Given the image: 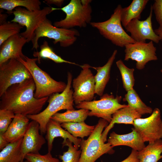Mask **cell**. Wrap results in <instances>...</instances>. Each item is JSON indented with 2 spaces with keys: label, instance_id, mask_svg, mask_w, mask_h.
<instances>
[{
  "label": "cell",
  "instance_id": "38",
  "mask_svg": "<svg viewBox=\"0 0 162 162\" xmlns=\"http://www.w3.org/2000/svg\"><path fill=\"white\" fill-rule=\"evenodd\" d=\"M9 143L3 136V134L0 133V150L4 148Z\"/></svg>",
  "mask_w": 162,
  "mask_h": 162
},
{
  "label": "cell",
  "instance_id": "18",
  "mask_svg": "<svg viewBox=\"0 0 162 162\" xmlns=\"http://www.w3.org/2000/svg\"><path fill=\"white\" fill-rule=\"evenodd\" d=\"M107 141L112 147L125 146L138 152L146 146L142 138L134 128H132L131 132L124 134H118L112 132L110 134Z\"/></svg>",
  "mask_w": 162,
  "mask_h": 162
},
{
  "label": "cell",
  "instance_id": "26",
  "mask_svg": "<svg viewBox=\"0 0 162 162\" xmlns=\"http://www.w3.org/2000/svg\"><path fill=\"white\" fill-rule=\"evenodd\" d=\"M41 2L39 0H0V8L13 13V10L18 7H24L31 11L40 10Z\"/></svg>",
  "mask_w": 162,
  "mask_h": 162
},
{
  "label": "cell",
  "instance_id": "10",
  "mask_svg": "<svg viewBox=\"0 0 162 162\" xmlns=\"http://www.w3.org/2000/svg\"><path fill=\"white\" fill-rule=\"evenodd\" d=\"M31 78L28 70L17 59H11L0 65V97L11 86Z\"/></svg>",
  "mask_w": 162,
  "mask_h": 162
},
{
  "label": "cell",
  "instance_id": "7",
  "mask_svg": "<svg viewBox=\"0 0 162 162\" xmlns=\"http://www.w3.org/2000/svg\"><path fill=\"white\" fill-rule=\"evenodd\" d=\"M79 35L77 30L57 27L53 26L51 21L46 18L34 32V38L31 41L32 48L38 51L39 47L38 40L41 37L52 39L54 44L59 43L61 47H69L74 43L77 39L76 36Z\"/></svg>",
  "mask_w": 162,
  "mask_h": 162
},
{
  "label": "cell",
  "instance_id": "5",
  "mask_svg": "<svg viewBox=\"0 0 162 162\" xmlns=\"http://www.w3.org/2000/svg\"><path fill=\"white\" fill-rule=\"evenodd\" d=\"M108 123L106 120L100 118L88 138L82 139L80 145L81 152L79 162H94L105 154L114 153L113 147L109 143H105L102 138L103 130Z\"/></svg>",
  "mask_w": 162,
  "mask_h": 162
},
{
  "label": "cell",
  "instance_id": "23",
  "mask_svg": "<svg viewBox=\"0 0 162 162\" xmlns=\"http://www.w3.org/2000/svg\"><path fill=\"white\" fill-rule=\"evenodd\" d=\"M162 140L149 143L143 149L138 152L140 162H158L162 158Z\"/></svg>",
  "mask_w": 162,
  "mask_h": 162
},
{
  "label": "cell",
  "instance_id": "4",
  "mask_svg": "<svg viewBox=\"0 0 162 162\" xmlns=\"http://www.w3.org/2000/svg\"><path fill=\"white\" fill-rule=\"evenodd\" d=\"M91 2L90 0H71L62 8L51 7L52 11L61 10L66 14L64 19L55 22L54 26L67 29L76 26L86 27L91 22L92 10L90 4Z\"/></svg>",
  "mask_w": 162,
  "mask_h": 162
},
{
  "label": "cell",
  "instance_id": "19",
  "mask_svg": "<svg viewBox=\"0 0 162 162\" xmlns=\"http://www.w3.org/2000/svg\"><path fill=\"white\" fill-rule=\"evenodd\" d=\"M142 115L129 106L120 109L112 115L110 122L105 128L102 134V138L105 142L107 141L108 134L116 123L133 125L135 119L141 118Z\"/></svg>",
  "mask_w": 162,
  "mask_h": 162
},
{
  "label": "cell",
  "instance_id": "8",
  "mask_svg": "<svg viewBox=\"0 0 162 162\" xmlns=\"http://www.w3.org/2000/svg\"><path fill=\"white\" fill-rule=\"evenodd\" d=\"M121 99L120 96L115 97L112 94H105L99 100L83 101L76 105V107L88 110L89 111L88 116L100 118L110 123L112 115L117 110L128 106L120 104Z\"/></svg>",
  "mask_w": 162,
  "mask_h": 162
},
{
  "label": "cell",
  "instance_id": "3",
  "mask_svg": "<svg viewBox=\"0 0 162 162\" xmlns=\"http://www.w3.org/2000/svg\"><path fill=\"white\" fill-rule=\"evenodd\" d=\"M27 68L34 82L36 89L34 97L40 99L49 97L52 94L61 93L65 89L67 84L54 80L37 64V58H31L25 56L17 59Z\"/></svg>",
  "mask_w": 162,
  "mask_h": 162
},
{
  "label": "cell",
  "instance_id": "42",
  "mask_svg": "<svg viewBox=\"0 0 162 162\" xmlns=\"http://www.w3.org/2000/svg\"><path fill=\"white\" fill-rule=\"evenodd\" d=\"M160 72L162 73V69L160 70Z\"/></svg>",
  "mask_w": 162,
  "mask_h": 162
},
{
  "label": "cell",
  "instance_id": "25",
  "mask_svg": "<svg viewBox=\"0 0 162 162\" xmlns=\"http://www.w3.org/2000/svg\"><path fill=\"white\" fill-rule=\"evenodd\" d=\"M89 112V110L83 109L67 110L63 113H56L51 117V119L60 124L67 122H83L88 116Z\"/></svg>",
  "mask_w": 162,
  "mask_h": 162
},
{
  "label": "cell",
  "instance_id": "24",
  "mask_svg": "<svg viewBox=\"0 0 162 162\" xmlns=\"http://www.w3.org/2000/svg\"><path fill=\"white\" fill-rule=\"evenodd\" d=\"M23 138L9 143L0 152V162H22L24 159L21 149Z\"/></svg>",
  "mask_w": 162,
  "mask_h": 162
},
{
  "label": "cell",
  "instance_id": "31",
  "mask_svg": "<svg viewBox=\"0 0 162 162\" xmlns=\"http://www.w3.org/2000/svg\"><path fill=\"white\" fill-rule=\"evenodd\" d=\"M23 27L11 21L6 22L0 25V46L10 37L20 33Z\"/></svg>",
  "mask_w": 162,
  "mask_h": 162
},
{
  "label": "cell",
  "instance_id": "16",
  "mask_svg": "<svg viewBox=\"0 0 162 162\" xmlns=\"http://www.w3.org/2000/svg\"><path fill=\"white\" fill-rule=\"evenodd\" d=\"M27 43V40L20 33L8 38L0 48V65L12 58H24L26 56L22 52V49Z\"/></svg>",
  "mask_w": 162,
  "mask_h": 162
},
{
  "label": "cell",
  "instance_id": "9",
  "mask_svg": "<svg viewBox=\"0 0 162 162\" xmlns=\"http://www.w3.org/2000/svg\"><path fill=\"white\" fill-rule=\"evenodd\" d=\"M52 12L51 7H45L42 9L33 11L18 7L13 10L14 17L10 21L17 23L23 27L25 26L26 30L20 34L29 42L33 39L35 30L47 18V15Z\"/></svg>",
  "mask_w": 162,
  "mask_h": 162
},
{
  "label": "cell",
  "instance_id": "30",
  "mask_svg": "<svg viewBox=\"0 0 162 162\" xmlns=\"http://www.w3.org/2000/svg\"><path fill=\"white\" fill-rule=\"evenodd\" d=\"M116 64L120 72L123 86L125 90L128 92L134 88L135 83L134 69L127 67L121 59L117 61Z\"/></svg>",
  "mask_w": 162,
  "mask_h": 162
},
{
  "label": "cell",
  "instance_id": "17",
  "mask_svg": "<svg viewBox=\"0 0 162 162\" xmlns=\"http://www.w3.org/2000/svg\"><path fill=\"white\" fill-rule=\"evenodd\" d=\"M45 139L47 140L48 152H51L53 146V142L56 137H61L64 140L62 143L65 142L68 139L73 143L74 146L77 149L80 146L82 139L75 138L68 132L64 129L61 124L50 119L46 127Z\"/></svg>",
  "mask_w": 162,
  "mask_h": 162
},
{
  "label": "cell",
  "instance_id": "40",
  "mask_svg": "<svg viewBox=\"0 0 162 162\" xmlns=\"http://www.w3.org/2000/svg\"><path fill=\"white\" fill-rule=\"evenodd\" d=\"M155 33L161 38L162 41V27L159 26L158 28L154 30Z\"/></svg>",
  "mask_w": 162,
  "mask_h": 162
},
{
  "label": "cell",
  "instance_id": "2",
  "mask_svg": "<svg viewBox=\"0 0 162 162\" xmlns=\"http://www.w3.org/2000/svg\"><path fill=\"white\" fill-rule=\"evenodd\" d=\"M72 76L68 72L67 86L62 92L54 93L49 97V104L42 111L34 115H28L31 120L38 122L40 126V132L41 134L46 133V127L51 117L58 111L63 110H74L73 91L71 88Z\"/></svg>",
  "mask_w": 162,
  "mask_h": 162
},
{
  "label": "cell",
  "instance_id": "34",
  "mask_svg": "<svg viewBox=\"0 0 162 162\" xmlns=\"http://www.w3.org/2000/svg\"><path fill=\"white\" fill-rule=\"evenodd\" d=\"M24 159L29 162H60L58 159L52 157L51 152L44 155L29 153L26 155Z\"/></svg>",
  "mask_w": 162,
  "mask_h": 162
},
{
  "label": "cell",
  "instance_id": "11",
  "mask_svg": "<svg viewBox=\"0 0 162 162\" xmlns=\"http://www.w3.org/2000/svg\"><path fill=\"white\" fill-rule=\"evenodd\" d=\"M80 67L82 70L72 82L73 98L76 105L83 101L92 100L95 94L94 76L90 69L91 66L85 64Z\"/></svg>",
  "mask_w": 162,
  "mask_h": 162
},
{
  "label": "cell",
  "instance_id": "20",
  "mask_svg": "<svg viewBox=\"0 0 162 162\" xmlns=\"http://www.w3.org/2000/svg\"><path fill=\"white\" fill-rule=\"evenodd\" d=\"M27 116L16 114L7 130L3 134L9 143L14 142L23 138L29 124Z\"/></svg>",
  "mask_w": 162,
  "mask_h": 162
},
{
  "label": "cell",
  "instance_id": "6",
  "mask_svg": "<svg viewBox=\"0 0 162 162\" xmlns=\"http://www.w3.org/2000/svg\"><path fill=\"white\" fill-rule=\"evenodd\" d=\"M122 7L118 5L108 20L103 22H91L90 25L97 29L100 33L116 46L125 47L127 44L136 43L123 28L121 22Z\"/></svg>",
  "mask_w": 162,
  "mask_h": 162
},
{
  "label": "cell",
  "instance_id": "13",
  "mask_svg": "<svg viewBox=\"0 0 162 162\" xmlns=\"http://www.w3.org/2000/svg\"><path fill=\"white\" fill-rule=\"evenodd\" d=\"M124 60L131 59L136 61V68L142 70L148 62L158 59L156 53V48L153 42L149 43L136 42L125 46Z\"/></svg>",
  "mask_w": 162,
  "mask_h": 162
},
{
  "label": "cell",
  "instance_id": "29",
  "mask_svg": "<svg viewBox=\"0 0 162 162\" xmlns=\"http://www.w3.org/2000/svg\"><path fill=\"white\" fill-rule=\"evenodd\" d=\"M40 49L39 51L34 52L33 54V56L37 58L38 62L39 63H40V59L43 58L50 59L56 63H65L77 65L74 63L63 59L55 53L46 41H44L43 44L40 46Z\"/></svg>",
  "mask_w": 162,
  "mask_h": 162
},
{
  "label": "cell",
  "instance_id": "21",
  "mask_svg": "<svg viewBox=\"0 0 162 162\" xmlns=\"http://www.w3.org/2000/svg\"><path fill=\"white\" fill-rule=\"evenodd\" d=\"M117 53V50H115L106 63L104 66L98 67H91L97 71V73L94 76L95 93L100 97L103 95L106 86L109 80L111 67Z\"/></svg>",
  "mask_w": 162,
  "mask_h": 162
},
{
  "label": "cell",
  "instance_id": "37",
  "mask_svg": "<svg viewBox=\"0 0 162 162\" xmlns=\"http://www.w3.org/2000/svg\"><path fill=\"white\" fill-rule=\"evenodd\" d=\"M63 0H45L44 2L48 4H54L60 7L64 3Z\"/></svg>",
  "mask_w": 162,
  "mask_h": 162
},
{
  "label": "cell",
  "instance_id": "1",
  "mask_svg": "<svg viewBox=\"0 0 162 162\" xmlns=\"http://www.w3.org/2000/svg\"><path fill=\"white\" fill-rule=\"evenodd\" d=\"M32 78L9 87L0 97V109L10 110L15 114L27 116L40 112L49 97L37 99Z\"/></svg>",
  "mask_w": 162,
  "mask_h": 162
},
{
  "label": "cell",
  "instance_id": "32",
  "mask_svg": "<svg viewBox=\"0 0 162 162\" xmlns=\"http://www.w3.org/2000/svg\"><path fill=\"white\" fill-rule=\"evenodd\" d=\"M72 143L68 139L65 142L62 143L63 146H67L68 147L67 151L59 156L62 162H79L81 151L77 149Z\"/></svg>",
  "mask_w": 162,
  "mask_h": 162
},
{
  "label": "cell",
  "instance_id": "14",
  "mask_svg": "<svg viewBox=\"0 0 162 162\" xmlns=\"http://www.w3.org/2000/svg\"><path fill=\"white\" fill-rule=\"evenodd\" d=\"M149 15L144 20H140L134 19L130 21L124 27L128 32L131 34L130 36L136 42H146V40L158 43L161 38L157 35L153 30L152 25V19L153 9L151 6Z\"/></svg>",
  "mask_w": 162,
  "mask_h": 162
},
{
  "label": "cell",
  "instance_id": "27",
  "mask_svg": "<svg viewBox=\"0 0 162 162\" xmlns=\"http://www.w3.org/2000/svg\"><path fill=\"white\" fill-rule=\"evenodd\" d=\"M61 125L74 137H80L82 139H84L85 137L89 136L95 128L94 126L89 125L84 122L64 123Z\"/></svg>",
  "mask_w": 162,
  "mask_h": 162
},
{
  "label": "cell",
  "instance_id": "35",
  "mask_svg": "<svg viewBox=\"0 0 162 162\" xmlns=\"http://www.w3.org/2000/svg\"><path fill=\"white\" fill-rule=\"evenodd\" d=\"M155 19L160 27H162V0H155L152 5Z\"/></svg>",
  "mask_w": 162,
  "mask_h": 162
},
{
  "label": "cell",
  "instance_id": "12",
  "mask_svg": "<svg viewBox=\"0 0 162 162\" xmlns=\"http://www.w3.org/2000/svg\"><path fill=\"white\" fill-rule=\"evenodd\" d=\"M133 125L145 142L152 143L162 138V120L158 108H155L148 117L135 119Z\"/></svg>",
  "mask_w": 162,
  "mask_h": 162
},
{
  "label": "cell",
  "instance_id": "33",
  "mask_svg": "<svg viewBox=\"0 0 162 162\" xmlns=\"http://www.w3.org/2000/svg\"><path fill=\"white\" fill-rule=\"evenodd\" d=\"M15 115L10 110L0 109V133L3 134L5 132Z\"/></svg>",
  "mask_w": 162,
  "mask_h": 162
},
{
  "label": "cell",
  "instance_id": "15",
  "mask_svg": "<svg viewBox=\"0 0 162 162\" xmlns=\"http://www.w3.org/2000/svg\"><path fill=\"white\" fill-rule=\"evenodd\" d=\"M40 126L38 122L34 120L29 122L21 144L24 159L28 154L39 153L42 146L46 143L45 138L40 134Z\"/></svg>",
  "mask_w": 162,
  "mask_h": 162
},
{
  "label": "cell",
  "instance_id": "28",
  "mask_svg": "<svg viewBox=\"0 0 162 162\" xmlns=\"http://www.w3.org/2000/svg\"><path fill=\"white\" fill-rule=\"evenodd\" d=\"M123 100L127 101L129 106L141 115L151 114L153 112L152 108L147 106L142 101L134 88L127 92Z\"/></svg>",
  "mask_w": 162,
  "mask_h": 162
},
{
  "label": "cell",
  "instance_id": "41",
  "mask_svg": "<svg viewBox=\"0 0 162 162\" xmlns=\"http://www.w3.org/2000/svg\"><path fill=\"white\" fill-rule=\"evenodd\" d=\"M22 162H29L27 160H24L23 161H22Z\"/></svg>",
  "mask_w": 162,
  "mask_h": 162
},
{
  "label": "cell",
  "instance_id": "36",
  "mask_svg": "<svg viewBox=\"0 0 162 162\" xmlns=\"http://www.w3.org/2000/svg\"><path fill=\"white\" fill-rule=\"evenodd\" d=\"M138 151L132 149L130 155L120 162H140L138 156Z\"/></svg>",
  "mask_w": 162,
  "mask_h": 162
},
{
  "label": "cell",
  "instance_id": "39",
  "mask_svg": "<svg viewBox=\"0 0 162 162\" xmlns=\"http://www.w3.org/2000/svg\"><path fill=\"white\" fill-rule=\"evenodd\" d=\"M8 16L7 14L0 13V23L1 25L6 22V19Z\"/></svg>",
  "mask_w": 162,
  "mask_h": 162
},
{
  "label": "cell",
  "instance_id": "22",
  "mask_svg": "<svg viewBox=\"0 0 162 162\" xmlns=\"http://www.w3.org/2000/svg\"><path fill=\"white\" fill-rule=\"evenodd\" d=\"M149 1L148 0H133L128 7L122 8L121 22L125 27L132 20L140 19L141 14Z\"/></svg>",
  "mask_w": 162,
  "mask_h": 162
}]
</instances>
